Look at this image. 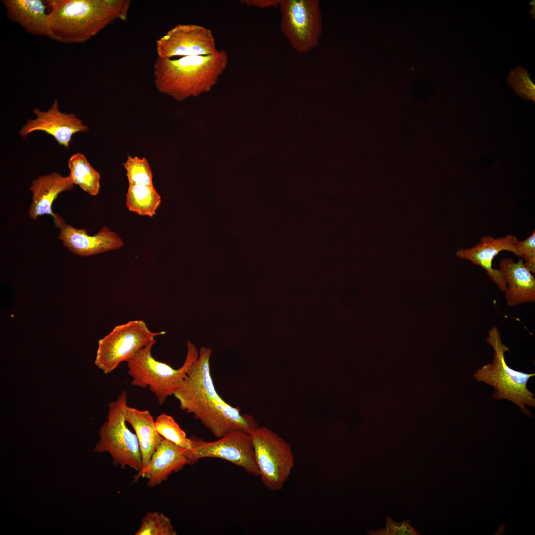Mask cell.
<instances>
[{
	"instance_id": "20",
	"label": "cell",
	"mask_w": 535,
	"mask_h": 535,
	"mask_svg": "<svg viewBox=\"0 0 535 535\" xmlns=\"http://www.w3.org/2000/svg\"><path fill=\"white\" fill-rule=\"evenodd\" d=\"M70 172L68 176L73 184L78 185L84 191L92 196L99 192L100 176L88 161L82 153L72 155L68 160Z\"/></svg>"
},
{
	"instance_id": "9",
	"label": "cell",
	"mask_w": 535,
	"mask_h": 535,
	"mask_svg": "<svg viewBox=\"0 0 535 535\" xmlns=\"http://www.w3.org/2000/svg\"><path fill=\"white\" fill-rule=\"evenodd\" d=\"M282 32L297 52L306 54L318 44L323 28L318 0H282Z\"/></svg>"
},
{
	"instance_id": "18",
	"label": "cell",
	"mask_w": 535,
	"mask_h": 535,
	"mask_svg": "<svg viewBox=\"0 0 535 535\" xmlns=\"http://www.w3.org/2000/svg\"><path fill=\"white\" fill-rule=\"evenodd\" d=\"M9 19L20 25L27 33L46 36L48 13L41 0H3Z\"/></svg>"
},
{
	"instance_id": "26",
	"label": "cell",
	"mask_w": 535,
	"mask_h": 535,
	"mask_svg": "<svg viewBox=\"0 0 535 535\" xmlns=\"http://www.w3.org/2000/svg\"><path fill=\"white\" fill-rule=\"evenodd\" d=\"M378 535H415L416 531L407 523H396L389 519L386 527L378 532Z\"/></svg>"
},
{
	"instance_id": "1",
	"label": "cell",
	"mask_w": 535,
	"mask_h": 535,
	"mask_svg": "<svg viewBox=\"0 0 535 535\" xmlns=\"http://www.w3.org/2000/svg\"><path fill=\"white\" fill-rule=\"evenodd\" d=\"M191 365L187 375L173 395L180 408L192 414L217 438L240 431L251 435L258 427L253 416L242 414L238 407L224 401L217 392L212 378L210 348L203 347Z\"/></svg>"
},
{
	"instance_id": "14",
	"label": "cell",
	"mask_w": 535,
	"mask_h": 535,
	"mask_svg": "<svg viewBox=\"0 0 535 535\" xmlns=\"http://www.w3.org/2000/svg\"><path fill=\"white\" fill-rule=\"evenodd\" d=\"M517 241V237L512 234L497 238L487 235L481 237L479 243L471 248L458 249L455 255L458 258L470 261L483 268L499 289L504 292L506 283L499 270L492 268V261L500 252L504 250L518 256L515 247Z\"/></svg>"
},
{
	"instance_id": "4",
	"label": "cell",
	"mask_w": 535,
	"mask_h": 535,
	"mask_svg": "<svg viewBox=\"0 0 535 535\" xmlns=\"http://www.w3.org/2000/svg\"><path fill=\"white\" fill-rule=\"evenodd\" d=\"M486 341L494 351L493 361L477 369L474 377L477 381L484 382L494 388V399L511 401L520 408L522 413L530 417L531 413L526 406L535 408V398L527 384L535 374L518 371L507 365L505 354L510 349L503 343L497 327L490 329Z\"/></svg>"
},
{
	"instance_id": "25",
	"label": "cell",
	"mask_w": 535,
	"mask_h": 535,
	"mask_svg": "<svg viewBox=\"0 0 535 535\" xmlns=\"http://www.w3.org/2000/svg\"><path fill=\"white\" fill-rule=\"evenodd\" d=\"M518 256L523 257L524 264L532 273H535V232L526 239L517 241L515 244Z\"/></svg>"
},
{
	"instance_id": "22",
	"label": "cell",
	"mask_w": 535,
	"mask_h": 535,
	"mask_svg": "<svg viewBox=\"0 0 535 535\" xmlns=\"http://www.w3.org/2000/svg\"><path fill=\"white\" fill-rule=\"evenodd\" d=\"M155 421L157 431L164 439L187 450L192 449L191 439L187 437L172 416L162 413Z\"/></svg>"
},
{
	"instance_id": "10",
	"label": "cell",
	"mask_w": 535,
	"mask_h": 535,
	"mask_svg": "<svg viewBox=\"0 0 535 535\" xmlns=\"http://www.w3.org/2000/svg\"><path fill=\"white\" fill-rule=\"evenodd\" d=\"M190 438L192 449L187 453L189 465L203 458H220L242 468L249 474L259 476L251 435L236 431L214 441Z\"/></svg>"
},
{
	"instance_id": "6",
	"label": "cell",
	"mask_w": 535,
	"mask_h": 535,
	"mask_svg": "<svg viewBox=\"0 0 535 535\" xmlns=\"http://www.w3.org/2000/svg\"><path fill=\"white\" fill-rule=\"evenodd\" d=\"M127 400V391L123 390L109 403L107 420L100 428V440L93 451L107 452L115 465L128 466L138 472L143 469L142 460L137 437L126 425Z\"/></svg>"
},
{
	"instance_id": "19",
	"label": "cell",
	"mask_w": 535,
	"mask_h": 535,
	"mask_svg": "<svg viewBox=\"0 0 535 535\" xmlns=\"http://www.w3.org/2000/svg\"><path fill=\"white\" fill-rule=\"evenodd\" d=\"M125 419L133 428L137 437L144 468L148 464L163 437L157 431L155 421L149 410H141L128 406Z\"/></svg>"
},
{
	"instance_id": "27",
	"label": "cell",
	"mask_w": 535,
	"mask_h": 535,
	"mask_svg": "<svg viewBox=\"0 0 535 535\" xmlns=\"http://www.w3.org/2000/svg\"><path fill=\"white\" fill-rule=\"evenodd\" d=\"M282 0H242L240 2L248 6L259 8H269L279 6Z\"/></svg>"
},
{
	"instance_id": "3",
	"label": "cell",
	"mask_w": 535,
	"mask_h": 535,
	"mask_svg": "<svg viewBox=\"0 0 535 535\" xmlns=\"http://www.w3.org/2000/svg\"><path fill=\"white\" fill-rule=\"evenodd\" d=\"M228 56L224 50L213 54L162 58L153 66L154 83L161 93L178 101L209 91L226 70Z\"/></svg>"
},
{
	"instance_id": "11",
	"label": "cell",
	"mask_w": 535,
	"mask_h": 535,
	"mask_svg": "<svg viewBox=\"0 0 535 535\" xmlns=\"http://www.w3.org/2000/svg\"><path fill=\"white\" fill-rule=\"evenodd\" d=\"M156 44L158 57L162 58L209 55L219 51L211 31L192 24L176 25Z\"/></svg>"
},
{
	"instance_id": "17",
	"label": "cell",
	"mask_w": 535,
	"mask_h": 535,
	"mask_svg": "<svg viewBox=\"0 0 535 535\" xmlns=\"http://www.w3.org/2000/svg\"><path fill=\"white\" fill-rule=\"evenodd\" d=\"M499 270L507 284L504 292L508 306L535 301V279L525 267L522 258L516 262L510 258L502 259Z\"/></svg>"
},
{
	"instance_id": "24",
	"label": "cell",
	"mask_w": 535,
	"mask_h": 535,
	"mask_svg": "<svg viewBox=\"0 0 535 535\" xmlns=\"http://www.w3.org/2000/svg\"><path fill=\"white\" fill-rule=\"evenodd\" d=\"M123 165L129 185L153 186L151 169L146 158L129 156Z\"/></svg>"
},
{
	"instance_id": "12",
	"label": "cell",
	"mask_w": 535,
	"mask_h": 535,
	"mask_svg": "<svg viewBox=\"0 0 535 535\" xmlns=\"http://www.w3.org/2000/svg\"><path fill=\"white\" fill-rule=\"evenodd\" d=\"M33 112L36 118L27 121L20 131V135L24 138L33 131H42L54 136L60 145L68 148L73 134L89 130L74 113L61 112L57 99L47 111L36 108Z\"/></svg>"
},
{
	"instance_id": "15",
	"label": "cell",
	"mask_w": 535,
	"mask_h": 535,
	"mask_svg": "<svg viewBox=\"0 0 535 535\" xmlns=\"http://www.w3.org/2000/svg\"><path fill=\"white\" fill-rule=\"evenodd\" d=\"M187 453V450L162 438L148 464L138 472L135 479L140 477L146 478L149 487L160 484L172 473L189 465Z\"/></svg>"
},
{
	"instance_id": "8",
	"label": "cell",
	"mask_w": 535,
	"mask_h": 535,
	"mask_svg": "<svg viewBox=\"0 0 535 535\" xmlns=\"http://www.w3.org/2000/svg\"><path fill=\"white\" fill-rule=\"evenodd\" d=\"M165 331L153 332L142 320H136L116 326L100 339L95 364L105 374L114 371L123 362H127L139 350L156 340Z\"/></svg>"
},
{
	"instance_id": "13",
	"label": "cell",
	"mask_w": 535,
	"mask_h": 535,
	"mask_svg": "<svg viewBox=\"0 0 535 535\" xmlns=\"http://www.w3.org/2000/svg\"><path fill=\"white\" fill-rule=\"evenodd\" d=\"M55 226L59 228L58 237L62 245L80 257L118 250L124 245L122 238L106 226L94 235H89L86 229L66 224L63 219Z\"/></svg>"
},
{
	"instance_id": "7",
	"label": "cell",
	"mask_w": 535,
	"mask_h": 535,
	"mask_svg": "<svg viewBox=\"0 0 535 535\" xmlns=\"http://www.w3.org/2000/svg\"><path fill=\"white\" fill-rule=\"evenodd\" d=\"M260 479L269 490L282 489L294 466L290 445L266 427H258L251 435Z\"/></svg>"
},
{
	"instance_id": "16",
	"label": "cell",
	"mask_w": 535,
	"mask_h": 535,
	"mask_svg": "<svg viewBox=\"0 0 535 535\" xmlns=\"http://www.w3.org/2000/svg\"><path fill=\"white\" fill-rule=\"evenodd\" d=\"M73 184L68 176L64 177L57 172L39 176L32 181L29 190L32 192V202L29 206V218L36 220L44 214L51 215L54 224L62 217L52 211V206L58 195L72 190Z\"/></svg>"
},
{
	"instance_id": "23",
	"label": "cell",
	"mask_w": 535,
	"mask_h": 535,
	"mask_svg": "<svg viewBox=\"0 0 535 535\" xmlns=\"http://www.w3.org/2000/svg\"><path fill=\"white\" fill-rule=\"evenodd\" d=\"M170 519L162 512H148L135 535H176Z\"/></svg>"
},
{
	"instance_id": "5",
	"label": "cell",
	"mask_w": 535,
	"mask_h": 535,
	"mask_svg": "<svg viewBox=\"0 0 535 535\" xmlns=\"http://www.w3.org/2000/svg\"><path fill=\"white\" fill-rule=\"evenodd\" d=\"M156 340L139 350L127 362L128 374L132 385L148 387L160 405L173 395L183 382L188 369L199 356V351L190 341H187V352L183 365L178 369L157 360L152 355Z\"/></svg>"
},
{
	"instance_id": "21",
	"label": "cell",
	"mask_w": 535,
	"mask_h": 535,
	"mask_svg": "<svg viewBox=\"0 0 535 535\" xmlns=\"http://www.w3.org/2000/svg\"><path fill=\"white\" fill-rule=\"evenodd\" d=\"M160 203L161 197L153 186L129 185L126 206L130 211L152 217Z\"/></svg>"
},
{
	"instance_id": "2",
	"label": "cell",
	"mask_w": 535,
	"mask_h": 535,
	"mask_svg": "<svg viewBox=\"0 0 535 535\" xmlns=\"http://www.w3.org/2000/svg\"><path fill=\"white\" fill-rule=\"evenodd\" d=\"M46 36L65 43H82L114 20L126 21L131 1L127 0H47Z\"/></svg>"
}]
</instances>
